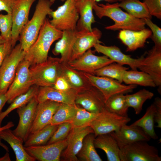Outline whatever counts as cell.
I'll return each mask as SVG.
<instances>
[{"label": "cell", "instance_id": "6da1fadb", "mask_svg": "<svg viewBox=\"0 0 161 161\" xmlns=\"http://www.w3.org/2000/svg\"><path fill=\"white\" fill-rule=\"evenodd\" d=\"M93 10L99 18L107 17L114 22V24L105 27L107 30L137 31L145 28L144 19L135 18L123 11L119 7L118 2L104 4L95 2L93 5Z\"/></svg>", "mask_w": 161, "mask_h": 161}, {"label": "cell", "instance_id": "7a4b0ae2", "mask_svg": "<svg viewBox=\"0 0 161 161\" xmlns=\"http://www.w3.org/2000/svg\"><path fill=\"white\" fill-rule=\"evenodd\" d=\"M62 34V31L55 28L46 18L37 38L26 52L24 59L30 66L45 61L52 45L61 38Z\"/></svg>", "mask_w": 161, "mask_h": 161}, {"label": "cell", "instance_id": "3957f363", "mask_svg": "<svg viewBox=\"0 0 161 161\" xmlns=\"http://www.w3.org/2000/svg\"><path fill=\"white\" fill-rule=\"evenodd\" d=\"M49 0H38L32 17L22 29L19 40L21 47L26 52L37 38L47 16L53 10Z\"/></svg>", "mask_w": 161, "mask_h": 161}, {"label": "cell", "instance_id": "277c9868", "mask_svg": "<svg viewBox=\"0 0 161 161\" xmlns=\"http://www.w3.org/2000/svg\"><path fill=\"white\" fill-rule=\"evenodd\" d=\"M60 58L48 56L43 62L30 66L29 71L33 85L52 87L60 75Z\"/></svg>", "mask_w": 161, "mask_h": 161}, {"label": "cell", "instance_id": "5b68a950", "mask_svg": "<svg viewBox=\"0 0 161 161\" xmlns=\"http://www.w3.org/2000/svg\"><path fill=\"white\" fill-rule=\"evenodd\" d=\"M147 142L140 141L119 146L120 161H161L157 148Z\"/></svg>", "mask_w": 161, "mask_h": 161}, {"label": "cell", "instance_id": "8992f818", "mask_svg": "<svg viewBox=\"0 0 161 161\" xmlns=\"http://www.w3.org/2000/svg\"><path fill=\"white\" fill-rule=\"evenodd\" d=\"M48 16L52 18L50 23L56 29L62 31L76 30L79 16L75 0H66Z\"/></svg>", "mask_w": 161, "mask_h": 161}, {"label": "cell", "instance_id": "52a82bcc", "mask_svg": "<svg viewBox=\"0 0 161 161\" xmlns=\"http://www.w3.org/2000/svg\"><path fill=\"white\" fill-rule=\"evenodd\" d=\"M25 52L21 44L15 45L0 67V94H5L12 82L17 67L24 59Z\"/></svg>", "mask_w": 161, "mask_h": 161}, {"label": "cell", "instance_id": "ba28073f", "mask_svg": "<svg viewBox=\"0 0 161 161\" xmlns=\"http://www.w3.org/2000/svg\"><path fill=\"white\" fill-rule=\"evenodd\" d=\"M131 120L128 116H121L106 111L99 114L89 126L93 129L96 137L117 130Z\"/></svg>", "mask_w": 161, "mask_h": 161}, {"label": "cell", "instance_id": "9c48e42d", "mask_svg": "<svg viewBox=\"0 0 161 161\" xmlns=\"http://www.w3.org/2000/svg\"><path fill=\"white\" fill-rule=\"evenodd\" d=\"M83 73L91 85L102 93L105 101L114 95L121 93L125 94L131 92L137 87L136 85H125L115 79L107 77Z\"/></svg>", "mask_w": 161, "mask_h": 161}, {"label": "cell", "instance_id": "30bf717a", "mask_svg": "<svg viewBox=\"0 0 161 161\" xmlns=\"http://www.w3.org/2000/svg\"><path fill=\"white\" fill-rule=\"evenodd\" d=\"M29 62L24 59L19 64L14 78L5 93L9 103L18 96L27 92L33 86L29 71Z\"/></svg>", "mask_w": 161, "mask_h": 161}, {"label": "cell", "instance_id": "8fae6325", "mask_svg": "<svg viewBox=\"0 0 161 161\" xmlns=\"http://www.w3.org/2000/svg\"><path fill=\"white\" fill-rule=\"evenodd\" d=\"M94 51L90 49L79 57L68 64L75 69L94 75L96 70L114 62L105 55L99 56L94 55Z\"/></svg>", "mask_w": 161, "mask_h": 161}, {"label": "cell", "instance_id": "7c38bea8", "mask_svg": "<svg viewBox=\"0 0 161 161\" xmlns=\"http://www.w3.org/2000/svg\"><path fill=\"white\" fill-rule=\"evenodd\" d=\"M105 102L102 93L93 86L83 91L78 93L75 100V104L81 106L90 112L97 114L107 111Z\"/></svg>", "mask_w": 161, "mask_h": 161}, {"label": "cell", "instance_id": "4fadbf2b", "mask_svg": "<svg viewBox=\"0 0 161 161\" xmlns=\"http://www.w3.org/2000/svg\"><path fill=\"white\" fill-rule=\"evenodd\" d=\"M36 0H18L13 7L11 13L13 22L12 32L13 48L19 40L22 29L29 21L31 7Z\"/></svg>", "mask_w": 161, "mask_h": 161}, {"label": "cell", "instance_id": "5bb4252c", "mask_svg": "<svg viewBox=\"0 0 161 161\" xmlns=\"http://www.w3.org/2000/svg\"><path fill=\"white\" fill-rule=\"evenodd\" d=\"M38 103L35 97L25 105L17 109L19 117L17 126L13 133L24 142L30 134V131L34 119Z\"/></svg>", "mask_w": 161, "mask_h": 161}, {"label": "cell", "instance_id": "9a60e30c", "mask_svg": "<svg viewBox=\"0 0 161 161\" xmlns=\"http://www.w3.org/2000/svg\"><path fill=\"white\" fill-rule=\"evenodd\" d=\"M91 133H94V131L89 126L72 128L66 138L67 146L61 155L63 160L66 161H79L77 155L81 148L83 139Z\"/></svg>", "mask_w": 161, "mask_h": 161}, {"label": "cell", "instance_id": "2e32d148", "mask_svg": "<svg viewBox=\"0 0 161 161\" xmlns=\"http://www.w3.org/2000/svg\"><path fill=\"white\" fill-rule=\"evenodd\" d=\"M67 144L66 138L47 145L24 147L28 154L40 161H59Z\"/></svg>", "mask_w": 161, "mask_h": 161}, {"label": "cell", "instance_id": "e0dca14e", "mask_svg": "<svg viewBox=\"0 0 161 161\" xmlns=\"http://www.w3.org/2000/svg\"><path fill=\"white\" fill-rule=\"evenodd\" d=\"M102 35L101 31L97 27L92 28L91 31H78L69 62L79 57L95 44L102 43L100 40Z\"/></svg>", "mask_w": 161, "mask_h": 161}, {"label": "cell", "instance_id": "ac0fdd59", "mask_svg": "<svg viewBox=\"0 0 161 161\" xmlns=\"http://www.w3.org/2000/svg\"><path fill=\"white\" fill-rule=\"evenodd\" d=\"M144 57L138 69L150 75L161 93V48L154 46Z\"/></svg>", "mask_w": 161, "mask_h": 161}, {"label": "cell", "instance_id": "d6986e66", "mask_svg": "<svg viewBox=\"0 0 161 161\" xmlns=\"http://www.w3.org/2000/svg\"><path fill=\"white\" fill-rule=\"evenodd\" d=\"M93 47L94 51L103 54L115 62L123 65H127L133 70H137L146 54L145 53L140 57L134 58L123 53L115 45L108 46L97 44Z\"/></svg>", "mask_w": 161, "mask_h": 161}, {"label": "cell", "instance_id": "ffe728a7", "mask_svg": "<svg viewBox=\"0 0 161 161\" xmlns=\"http://www.w3.org/2000/svg\"><path fill=\"white\" fill-rule=\"evenodd\" d=\"M77 93L73 89L62 91L52 87H39L35 98L38 103L50 100L60 103L75 104Z\"/></svg>", "mask_w": 161, "mask_h": 161}, {"label": "cell", "instance_id": "44dd1931", "mask_svg": "<svg viewBox=\"0 0 161 161\" xmlns=\"http://www.w3.org/2000/svg\"><path fill=\"white\" fill-rule=\"evenodd\" d=\"M60 103L50 100L38 103L30 134L35 132L50 124L52 118Z\"/></svg>", "mask_w": 161, "mask_h": 161}, {"label": "cell", "instance_id": "7402d4cb", "mask_svg": "<svg viewBox=\"0 0 161 161\" xmlns=\"http://www.w3.org/2000/svg\"><path fill=\"white\" fill-rule=\"evenodd\" d=\"M109 134L116 140L119 146L140 141L148 142L151 139L141 128L131 125H124Z\"/></svg>", "mask_w": 161, "mask_h": 161}, {"label": "cell", "instance_id": "603a6c76", "mask_svg": "<svg viewBox=\"0 0 161 161\" xmlns=\"http://www.w3.org/2000/svg\"><path fill=\"white\" fill-rule=\"evenodd\" d=\"M151 35V30L146 28L137 31L122 30H120L118 38L126 46V51L131 52L144 47Z\"/></svg>", "mask_w": 161, "mask_h": 161}, {"label": "cell", "instance_id": "cb8c5ba5", "mask_svg": "<svg viewBox=\"0 0 161 161\" xmlns=\"http://www.w3.org/2000/svg\"><path fill=\"white\" fill-rule=\"evenodd\" d=\"M60 75L64 77L72 88L78 93L89 89L92 86L84 75L83 72L72 68L68 63H61Z\"/></svg>", "mask_w": 161, "mask_h": 161}, {"label": "cell", "instance_id": "d4e9b609", "mask_svg": "<svg viewBox=\"0 0 161 161\" xmlns=\"http://www.w3.org/2000/svg\"><path fill=\"white\" fill-rule=\"evenodd\" d=\"M75 6L79 17L76 30L79 31H91L92 25L95 22L93 13L94 0H81L75 1Z\"/></svg>", "mask_w": 161, "mask_h": 161}, {"label": "cell", "instance_id": "484cf974", "mask_svg": "<svg viewBox=\"0 0 161 161\" xmlns=\"http://www.w3.org/2000/svg\"><path fill=\"white\" fill-rule=\"evenodd\" d=\"M78 33L76 30L64 31L61 38L55 43L52 51L55 55H60V62L68 63L71 56L72 47Z\"/></svg>", "mask_w": 161, "mask_h": 161}, {"label": "cell", "instance_id": "4316f807", "mask_svg": "<svg viewBox=\"0 0 161 161\" xmlns=\"http://www.w3.org/2000/svg\"><path fill=\"white\" fill-rule=\"evenodd\" d=\"M0 138L10 145L15 154L16 161H35L36 159L29 155L23 145L24 142L14 134L10 129L0 131Z\"/></svg>", "mask_w": 161, "mask_h": 161}, {"label": "cell", "instance_id": "83f0119b", "mask_svg": "<svg viewBox=\"0 0 161 161\" xmlns=\"http://www.w3.org/2000/svg\"><path fill=\"white\" fill-rule=\"evenodd\" d=\"M95 148L105 153L108 161H120V148L115 139L109 134L99 135L94 140Z\"/></svg>", "mask_w": 161, "mask_h": 161}, {"label": "cell", "instance_id": "f1b7e54d", "mask_svg": "<svg viewBox=\"0 0 161 161\" xmlns=\"http://www.w3.org/2000/svg\"><path fill=\"white\" fill-rule=\"evenodd\" d=\"M95 137L94 133H90L84 138L81 148L77 155L79 160L82 161H102L97 153L94 144Z\"/></svg>", "mask_w": 161, "mask_h": 161}, {"label": "cell", "instance_id": "f546056e", "mask_svg": "<svg viewBox=\"0 0 161 161\" xmlns=\"http://www.w3.org/2000/svg\"><path fill=\"white\" fill-rule=\"evenodd\" d=\"M58 125H48L29 135L24 147L44 145L47 143L58 128Z\"/></svg>", "mask_w": 161, "mask_h": 161}, {"label": "cell", "instance_id": "4dcf8cb0", "mask_svg": "<svg viewBox=\"0 0 161 161\" xmlns=\"http://www.w3.org/2000/svg\"><path fill=\"white\" fill-rule=\"evenodd\" d=\"M123 81L127 85L156 87L152 78L150 75L143 71H139L137 70L126 71L123 75Z\"/></svg>", "mask_w": 161, "mask_h": 161}, {"label": "cell", "instance_id": "1f68e13d", "mask_svg": "<svg viewBox=\"0 0 161 161\" xmlns=\"http://www.w3.org/2000/svg\"><path fill=\"white\" fill-rule=\"evenodd\" d=\"M118 5L120 7L135 18L142 19L152 18L145 4L139 0H123L118 2Z\"/></svg>", "mask_w": 161, "mask_h": 161}, {"label": "cell", "instance_id": "d6a6232c", "mask_svg": "<svg viewBox=\"0 0 161 161\" xmlns=\"http://www.w3.org/2000/svg\"><path fill=\"white\" fill-rule=\"evenodd\" d=\"M155 106L154 103L148 107L143 116L131 125L141 128L146 133L154 140L158 138L154 129V115Z\"/></svg>", "mask_w": 161, "mask_h": 161}, {"label": "cell", "instance_id": "836d02e7", "mask_svg": "<svg viewBox=\"0 0 161 161\" xmlns=\"http://www.w3.org/2000/svg\"><path fill=\"white\" fill-rule=\"evenodd\" d=\"M77 105L60 103L51 121L52 125H58L66 122L71 123L75 116Z\"/></svg>", "mask_w": 161, "mask_h": 161}, {"label": "cell", "instance_id": "e575fe53", "mask_svg": "<svg viewBox=\"0 0 161 161\" xmlns=\"http://www.w3.org/2000/svg\"><path fill=\"white\" fill-rule=\"evenodd\" d=\"M154 93L143 89L131 94L125 95L126 104L129 107L134 109L136 114H140L142 110L144 103L147 100L151 99Z\"/></svg>", "mask_w": 161, "mask_h": 161}, {"label": "cell", "instance_id": "d590c367", "mask_svg": "<svg viewBox=\"0 0 161 161\" xmlns=\"http://www.w3.org/2000/svg\"><path fill=\"white\" fill-rule=\"evenodd\" d=\"M105 105L108 111L121 116H128L129 107L125 94L118 93L111 96L106 100Z\"/></svg>", "mask_w": 161, "mask_h": 161}, {"label": "cell", "instance_id": "8d00e7d4", "mask_svg": "<svg viewBox=\"0 0 161 161\" xmlns=\"http://www.w3.org/2000/svg\"><path fill=\"white\" fill-rule=\"evenodd\" d=\"M38 87L35 85L32 86L26 93L16 97L5 111L1 113L0 127L3 119L10 113L15 109L25 105L35 97Z\"/></svg>", "mask_w": 161, "mask_h": 161}, {"label": "cell", "instance_id": "74e56055", "mask_svg": "<svg viewBox=\"0 0 161 161\" xmlns=\"http://www.w3.org/2000/svg\"><path fill=\"white\" fill-rule=\"evenodd\" d=\"M128 69V67L114 62L96 70L94 75L111 78L122 83L123 74Z\"/></svg>", "mask_w": 161, "mask_h": 161}, {"label": "cell", "instance_id": "f35d334b", "mask_svg": "<svg viewBox=\"0 0 161 161\" xmlns=\"http://www.w3.org/2000/svg\"><path fill=\"white\" fill-rule=\"evenodd\" d=\"M99 114L90 112L77 105L75 116L71 123L73 128L89 126V124L97 117Z\"/></svg>", "mask_w": 161, "mask_h": 161}, {"label": "cell", "instance_id": "ab89813d", "mask_svg": "<svg viewBox=\"0 0 161 161\" xmlns=\"http://www.w3.org/2000/svg\"><path fill=\"white\" fill-rule=\"evenodd\" d=\"M13 23L11 14H0L1 35L6 41L12 40Z\"/></svg>", "mask_w": 161, "mask_h": 161}, {"label": "cell", "instance_id": "60d3db41", "mask_svg": "<svg viewBox=\"0 0 161 161\" xmlns=\"http://www.w3.org/2000/svg\"><path fill=\"white\" fill-rule=\"evenodd\" d=\"M72 128L71 123L69 122L64 123L58 125L57 129L47 143V144L66 139Z\"/></svg>", "mask_w": 161, "mask_h": 161}, {"label": "cell", "instance_id": "b9f144b4", "mask_svg": "<svg viewBox=\"0 0 161 161\" xmlns=\"http://www.w3.org/2000/svg\"><path fill=\"white\" fill-rule=\"evenodd\" d=\"M145 24L150 29L152 32L151 37L154 43V46L161 48V29L154 23L149 18L144 19Z\"/></svg>", "mask_w": 161, "mask_h": 161}, {"label": "cell", "instance_id": "7bdbcfd3", "mask_svg": "<svg viewBox=\"0 0 161 161\" xmlns=\"http://www.w3.org/2000/svg\"><path fill=\"white\" fill-rule=\"evenodd\" d=\"M150 14L161 19V0H143Z\"/></svg>", "mask_w": 161, "mask_h": 161}, {"label": "cell", "instance_id": "ee69618b", "mask_svg": "<svg viewBox=\"0 0 161 161\" xmlns=\"http://www.w3.org/2000/svg\"><path fill=\"white\" fill-rule=\"evenodd\" d=\"M13 48L12 40L6 41L0 45V67Z\"/></svg>", "mask_w": 161, "mask_h": 161}, {"label": "cell", "instance_id": "f6af8a7d", "mask_svg": "<svg viewBox=\"0 0 161 161\" xmlns=\"http://www.w3.org/2000/svg\"><path fill=\"white\" fill-rule=\"evenodd\" d=\"M52 87L56 89L62 91L72 89L66 79L61 75L57 78Z\"/></svg>", "mask_w": 161, "mask_h": 161}, {"label": "cell", "instance_id": "bcb514c9", "mask_svg": "<svg viewBox=\"0 0 161 161\" xmlns=\"http://www.w3.org/2000/svg\"><path fill=\"white\" fill-rule=\"evenodd\" d=\"M155 106L154 115V122L157 124L156 127L161 128V99L158 97L155 98L153 103Z\"/></svg>", "mask_w": 161, "mask_h": 161}, {"label": "cell", "instance_id": "7dc6e473", "mask_svg": "<svg viewBox=\"0 0 161 161\" xmlns=\"http://www.w3.org/2000/svg\"><path fill=\"white\" fill-rule=\"evenodd\" d=\"M18 0H0V11H5L11 14L13 7Z\"/></svg>", "mask_w": 161, "mask_h": 161}, {"label": "cell", "instance_id": "c3c4849f", "mask_svg": "<svg viewBox=\"0 0 161 161\" xmlns=\"http://www.w3.org/2000/svg\"><path fill=\"white\" fill-rule=\"evenodd\" d=\"M7 102V99L5 94H0V114L5 103Z\"/></svg>", "mask_w": 161, "mask_h": 161}, {"label": "cell", "instance_id": "681fc988", "mask_svg": "<svg viewBox=\"0 0 161 161\" xmlns=\"http://www.w3.org/2000/svg\"><path fill=\"white\" fill-rule=\"evenodd\" d=\"M14 126V124L12 122L10 121L4 126L0 127V131L5 129H10Z\"/></svg>", "mask_w": 161, "mask_h": 161}, {"label": "cell", "instance_id": "f907efd6", "mask_svg": "<svg viewBox=\"0 0 161 161\" xmlns=\"http://www.w3.org/2000/svg\"><path fill=\"white\" fill-rule=\"evenodd\" d=\"M8 152L7 151V153L3 157H0V161H10L11 160Z\"/></svg>", "mask_w": 161, "mask_h": 161}, {"label": "cell", "instance_id": "816d5d0a", "mask_svg": "<svg viewBox=\"0 0 161 161\" xmlns=\"http://www.w3.org/2000/svg\"><path fill=\"white\" fill-rule=\"evenodd\" d=\"M81 0H75V1H78ZM96 2L100 1H105L107 2V3H112L117 2L118 0H94Z\"/></svg>", "mask_w": 161, "mask_h": 161}, {"label": "cell", "instance_id": "f5cc1de1", "mask_svg": "<svg viewBox=\"0 0 161 161\" xmlns=\"http://www.w3.org/2000/svg\"><path fill=\"white\" fill-rule=\"evenodd\" d=\"M1 139L0 138V146L2 147L7 151L9 152L8 147L4 144L1 141Z\"/></svg>", "mask_w": 161, "mask_h": 161}, {"label": "cell", "instance_id": "db71d44e", "mask_svg": "<svg viewBox=\"0 0 161 161\" xmlns=\"http://www.w3.org/2000/svg\"><path fill=\"white\" fill-rule=\"evenodd\" d=\"M6 41L0 34V45L4 43Z\"/></svg>", "mask_w": 161, "mask_h": 161}, {"label": "cell", "instance_id": "11a10c76", "mask_svg": "<svg viewBox=\"0 0 161 161\" xmlns=\"http://www.w3.org/2000/svg\"><path fill=\"white\" fill-rule=\"evenodd\" d=\"M50 2L52 4H53L55 2V1L56 0H49Z\"/></svg>", "mask_w": 161, "mask_h": 161}, {"label": "cell", "instance_id": "9f6ffc18", "mask_svg": "<svg viewBox=\"0 0 161 161\" xmlns=\"http://www.w3.org/2000/svg\"><path fill=\"white\" fill-rule=\"evenodd\" d=\"M59 0L61 1H65L67 0Z\"/></svg>", "mask_w": 161, "mask_h": 161}, {"label": "cell", "instance_id": "6f0895ef", "mask_svg": "<svg viewBox=\"0 0 161 161\" xmlns=\"http://www.w3.org/2000/svg\"><path fill=\"white\" fill-rule=\"evenodd\" d=\"M123 0H118V1H119L120 2V1H123Z\"/></svg>", "mask_w": 161, "mask_h": 161}]
</instances>
